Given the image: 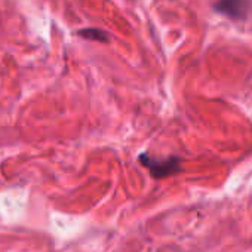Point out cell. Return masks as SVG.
Here are the masks:
<instances>
[{
	"label": "cell",
	"instance_id": "cell-3",
	"mask_svg": "<svg viewBox=\"0 0 252 252\" xmlns=\"http://www.w3.org/2000/svg\"><path fill=\"white\" fill-rule=\"evenodd\" d=\"M79 36L91 39V40H99V42H107L108 36L102 32V30H96V29H86V30H80L77 32Z\"/></svg>",
	"mask_w": 252,
	"mask_h": 252
},
{
	"label": "cell",
	"instance_id": "cell-2",
	"mask_svg": "<svg viewBox=\"0 0 252 252\" xmlns=\"http://www.w3.org/2000/svg\"><path fill=\"white\" fill-rule=\"evenodd\" d=\"M251 6V0H218L214 9L230 18H243Z\"/></svg>",
	"mask_w": 252,
	"mask_h": 252
},
{
	"label": "cell",
	"instance_id": "cell-1",
	"mask_svg": "<svg viewBox=\"0 0 252 252\" xmlns=\"http://www.w3.org/2000/svg\"><path fill=\"white\" fill-rule=\"evenodd\" d=\"M138 159H140L141 165H144V168H147L150 171V174L155 180H162V178L171 177L181 171L178 158H169V159L159 160V159L150 158L146 153H141Z\"/></svg>",
	"mask_w": 252,
	"mask_h": 252
}]
</instances>
